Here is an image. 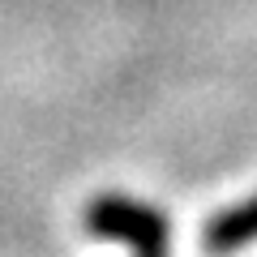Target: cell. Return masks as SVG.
Listing matches in <instances>:
<instances>
[{
    "label": "cell",
    "instance_id": "cell-1",
    "mask_svg": "<svg viewBox=\"0 0 257 257\" xmlns=\"http://www.w3.org/2000/svg\"><path fill=\"white\" fill-rule=\"evenodd\" d=\"M86 231L99 240H120L133 253H150V257H167L172 248V223L163 210L124 197V193H99L86 206Z\"/></svg>",
    "mask_w": 257,
    "mask_h": 257
},
{
    "label": "cell",
    "instance_id": "cell-2",
    "mask_svg": "<svg viewBox=\"0 0 257 257\" xmlns=\"http://www.w3.org/2000/svg\"><path fill=\"white\" fill-rule=\"evenodd\" d=\"M257 240V193L248 197V202L240 206H227V210H219L210 223L202 227V244L210 248V253H236V248L253 244Z\"/></svg>",
    "mask_w": 257,
    "mask_h": 257
},
{
    "label": "cell",
    "instance_id": "cell-3",
    "mask_svg": "<svg viewBox=\"0 0 257 257\" xmlns=\"http://www.w3.org/2000/svg\"><path fill=\"white\" fill-rule=\"evenodd\" d=\"M138 257H150V253H138Z\"/></svg>",
    "mask_w": 257,
    "mask_h": 257
}]
</instances>
